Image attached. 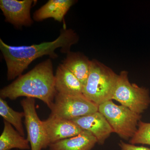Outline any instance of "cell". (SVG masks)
I'll return each mask as SVG.
<instances>
[{
    "instance_id": "cell-4",
    "label": "cell",
    "mask_w": 150,
    "mask_h": 150,
    "mask_svg": "<svg viewBox=\"0 0 150 150\" xmlns=\"http://www.w3.org/2000/svg\"><path fill=\"white\" fill-rule=\"evenodd\" d=\"M98 111L104 115L114 133L126 140H130L136 134L142 115L128 108L108 100L98 105Z\"/></svg>"
},
{
    "instance_id": "cell-5",
    "label": "cell",
    "mask_w": 150,
    "mask_h": 150,
    "mask_svg": "<svg viewBox=\"0 0 150 150\" xmlns=\"http://www.w3.org/2000/svg\"><path fill=\"white\" fill-rule=\"evenodd\" d=\"M128 72L122 71L118 75L117 83L112 100L134 112L141 114L150 105L149 90L131 83L128 77Z\"/></svg>"
},
{
    "instance_id": "cell-7",
    "label": "cell",
    "mask_w": 150,
    "mask_h": 150,
    "mask_svg": "<svg viewBox=\"0 0 150 150\" xmlns=\"http://www.w3.org/2000/svg\"><path fill=\"white\" fill-rule=\"evenodd\" d=\"M25 113L24 123L31 150H42L49 146L43 121L38 115L35 98H26L21 102Z\"/></svg>"
},
{
    "instance_id": "cell-9",
    "label": "cell",
    "mask_w": 150,
    "mask_h": 150,
    "mask_svg": "<svg viewBox=\"0 0 150 150\" xmlns=\"http://www.w3.org/2000/svg\"><path fill=\"white\" fill-rule=\"evenodd\" d=\"M48 144L77 136L85 130L71 120L49 116L43 121Z\"/></svg>"
},
{
    "instance_id": "cell-11",
    "label": "cell",
    "mask_w": 150,
    "mask_h": 150,
    "mask_svg": "<svg viewBox=\"0 0 150 150\" xmlns=\"http://www.w3.org/2000/svg\"><path fill=\"white\" fill-rule=\"evenodd\" d=\"M76 2L73 0H49L45 4L35 11L33 19L37 22L53 18L62 22L68 11Z\"/></svg>"
},
{
    "instance_id": "cell-15",
    "label": "cell",
    "mask_w": 150,
    "mask_h": 150,
    "mask_svg": "<svg viewBox=\"0 0 150 150\" xmlns=\"http://www.w3.org/2000/svg\"><path fill=\"white\" fill-rule=\"evenodd\" d=\"M16 149L27 150L30 149L27 139L20 134L11 124L4 121V130L0 136V150Z\"/></svg>"
},
{
    "instance_id": "cell-6",
    "label": "cell",
    "mask_w": 150,
    "mask_h": 150,
    "mask_svg": "<svg viewBox=\"0 0 150 150\" xmlns=\"http://www.w3.org/2000/svg\"><path fill=\"white\" fill-rule=\"evenodd\" d=\"M50 110V116L72 120L98 111V105L83 94L69 95L58 93Z\"/></svg>"
},
{
    "instance_id": "cell-2",
    "label": "cell",
    "mask_w": 150,
    "mask_h": 150,
    "mask_svg": "<svg viewBox=\"0 0 150 150\" xmlns=\"http://www.w3.org/2000/svg\"><path fill=\"white\" fill-rule=\"evenodd\" d=\"M57 93L53 63L48 59L2 88L0 97L11 100L23 96L37 98L51 109Z\"/></svg>"
},
{
    "instance_id": "cell-10",
    "label": "cell",
    "mask_w": 150,
    "mask_h": 150,
    "mask_svg": "<svg viewBox=\"0 0 150 150\" xmlns=\"http://www.w3.org/2000/svg\"><path fill=\"white\" fill-rule=\"evenodd\" d=\"M71 121L81 129L91 133L100 145L103 144L110 134L114 133L104 115L98 111Z\"/></svg>"
},
{
    "instance_id": "cell-17",
    "label": "cell",
    "mask_w": 150,
    "mask_h": 150,
    "mask_svg": "<svg viewBox=\"0 0 150 150\" xmlns=\"http://www.w3.org/2000/svg\"><path fill=\"white\" fill-rule=\"evenodd\" d=\"M129 142L132 144L150 145V123L140 121L136 134L129 140Z\"/></svg>"
},
{
    "instance_id": "cell-1",
    "label": "cell",
    "mask_w": 150,
    "mask_h": 150,
    "mask_svg": "<svg viewBox=\"0 0 150 150\" xmlns=\"http://www.w3.org/2000/svg\"><path fill=\"white\" fill-rule=\"evenodd\" d=\"M79 40L77 34L66 27L62 29L59 37L54 41L31 46H10L0 39V50L7 68L8 80L21 76L33 61L40 57L48 55L52 59L57 58L55 51L58 48H61L62 53L68 54L71 47Z\"/></svg>"
},
{
    "instance_id": "cell-14",
    "label": "cell",
    "mask_w": 150,
    "mask_h": 150,
    "mask_svg": "<svg viewBox=\"0 0 150 150\" xmlns=\"http://www.w3.org/2000/svg\"><path fill=\"white\" fill-rule=\"evenodd\" d=\"M62 64L72 72L84 86L89 74L91 61L82 53L70 51Z\"/></svg>"
},
{
    "instance_id": "cell-12",
    "label": "cell",
    "mask_w": 150,
    "mask_h": 150,
    "mask_svg": "<svg viewBox=\"0 0 150 150\" xmlns=\"http://www.w3.org/2000/svg\"><path fill=\"white\" fill-rule=\"evenodd\" d=\"M55 88L58 93L83 94V86L76 77L63 64L58 66L55 75Z\"/></svg>"
},
{
    "instance_id": "cell-18",
    "label": "cell",
    "mask_w": 150,
    "mask_h": 150,
    "mask_svg": "<svg viewBox=\"0 0 150 150\" xmlns=\"http://www.w3.org/2000/svg\"><path fill=\"white\" fill-rule=\"evenodd\" d=\"M119 146L121 150H150V148L142 146H135L131 144H127L122 141L119 142Z\"/></svg>"
},
{
    "instance_id": "cell-16",
    "label": "cell",
    "mask_w": 150,
    "mask_h": 150,
    "mask_svg": "<svg viewBox=\"0 0 150 150\" xmlns=\"http://www.w3.org/2000/svg\"><path fill=\"white\" fill-rule=\"evenodd\" d=\"M0 115L4 121L11 124L23 137L25 136L24 128L22 123L24 118V112H18L10 107L4 99L0 98Z\"/></svg>"
},
{
    "instance_id": "cell-13",
    "label": "cell",
    "mask_w": 150,
    "mask_h": 150,
    "mask_svg": "<svg viewBox=\"0 0 150 150\" xmlns=\"http://www.w3.org/2000/svg\"><path fill=\"white\" fill-rule=\"evenodd\" d=\"M96 143V138L85 130L75 137L51 144L48 147L50 150H91Z\"/></svg>"
},
{
    "instance_id": "cell-3",
    "label": "cell",
    "mask_w": 150,
    "mask_h": 150,
    "mask_svg": "<svg viewBox=\"0 0 150 150\" xmlns=\"http://www.w3.org/2000/svg\"><path fill=\"white\" fill-rule=\"evenodd\" d=\"M118 77L110 68L93 59L83 94L98 105L112 100Z\"/></svg>"
},
{
    "instance_id": "cell-8",
    "label": "cell",
    "mask_w": 150,
    "mask_h": 150,
    "mask_svg": "<svg viewBox=\"0 0 150 150\" xmlns=\"http://www.w3.org/2000/svg\"><path fill=\"white\" fill-rule=\"evenodd\" d=\"M37 1L33 0H1L0 8L5 18V21L15 27L32 25L33 21L30 16V9Z\"/></svg>"
}]
</instances>
